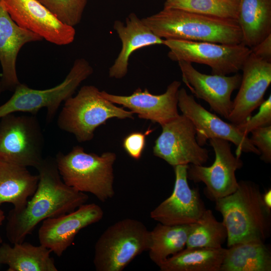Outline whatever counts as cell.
Masks as SVG:
<instances>
[{
  "mask_svg": "<svg viewBox=\"0 0 271 271\" xmlns=\"http://www.w3.org/2000/svg\"><path fill=\"white\" fill-rule=\"evenodd\" d=\"M239 2V0H166L164 8L237 20Z\"/></svg>",
  "mask_w": 271,
  "mask_h": 271,
  "instance_id": "28",
  "label": "cell"
},
{
  "mask_svg": "<svg viewBox=\"0 0 271 271\" xmlns=\"http://www.w3.org/2000/svg\"><path fill=\"white\" fill-rule=\"evenodd\" d=\"M251 50L257 57L271 62V34L251 48Z\"/></svg>",
  "mask_w": 271,
  "mask_h": 271,
  "instance_id": "33",
  "label": "cell"
},
{
  "mask_svg": "<svg viewBox=\"0 0 271 271\" xmlns=\"http://www.w3.org/2000/svg\"><path fill=\"white\" fill-rule=\"evenodd\" d=\"M188 165L174 167L175 181L171 195L150 212V217L168 225H187L197 222L206 210L198 188L188 183Z\"/></svg>",
  "mask_w": 271,
  "mask_h": 271,
  "instance_id": "14",
  "label": "cell"
},
{
  "mask_svg": "<svg viewBox=\"0 0 271 271\" xmlns=\"http://www.w3.org/2000/svg\"><path fill=\"white\" fill-rule=\"evenodd\" d=\"M36 169L39 180L31 199L21 210L13 208L7 217L6 234L13 244L24 241L40 222L73 211L88 200L86 193L62 181L55 159L44 158Z\"/></svg>",
  "mask_w": 271,
  "mask_h": 271,
  "instance_id": "1",
  "label": "cell"
},
{
  "mask_svg": "<svg viewBox=\"0 0 271 271\" xmlns=\"http://www.w3.org/2000/svg\"><path fill=\"white\" fill-rule=\"evenodd\" d=\"M113 29L121 42V49L109 69V76L121 79L128 72L129 59L136 51L154 45H163L164 40L156 35L134 13L130 14L125 23L115 21Z\"/></svg>",
  "mask_w": 271,
  "mask_h": 271,
  "instance_id": "20",
  "label": "cell"
},
{
  "mask_svg": "<svg viewBox=\"0 0 271 271\" xmlns=\"http://www.w3.org/2000/svg\"><path fill=\"white\" fill-rule=\"evenodd\" d=\"M271 253L261 241L238 243L228 247L220 271H270Z\"/></svg>",
  "mask_w": 271,
  "mask_h": 271,
  "instance_id": "24",
  "label": "cell"
},
{
  "mask_svg": "<svg viewBox=\"0 0 271 271\" xmlns=\"http://www.w3.org/2000/svg\"><path fill=\"white\" fill-rule=\"evenodd\" d=\"M11 246L0 245V264L8 266V271H57L51 250L40 244L23 241Z\"/></svg>",
  "mask_w": 271,
  "mask_h": 271,
  "instance_id": "22",
  "label": "cell"
},
{
  "mask_svg": "<svg viewBox=\"0 0 271 271\" xmlns=\"http://www.w3.org/2000/svg\"></svg>",
  "mask_w": 271,
  "mask_h": 271,
  "instance_id": "36",
  "label": "cell"
},
{
  "mask_svg": "<svg viewBox=\"0 0 271 271\" xmlns=\"http://www.w3.org/2000/svg\"><path fill=\"white\" fill-rule=\"evenodd\" d=\"M232 194L215 201L227 231V244L250 241L265 242L270 230V210L262 200L258 186L250 181L239 182Z\"/></svg>",
  "mask_w": 271,
  "mask_h": 271,
  "instance_id": "3",
  "label": "cell"
},
{
  "mask_svg": "<svg viewBox=\"0 0 271 271\" xmlns=\"http://www.w3.org/2000/svg\"><path fill=\"white\" fill-rule=\"evenodd\" d=\"M0 4L19 26L57 45L74 40V27L59 21L38 0H0Z\"/></svg>",
  "mask_w": 271,
  "mask_h": 271,
  "instance_id": "13",
  "label": "cell"
},
{
  "mask_svg": "<svg viewBox=\"0 0 271 271\" xmlns=\"http://www.w3.org/2000/svg\"><path fill=\"white\" fill-rule=\"evenodd\" d=\"M238 92L232 101L227 120L238 125L246 121L264 101V94L271 83V62L252 52L244 62Z\"/></svg>",
  "mask_w": 271,
  "mask_h": 271,
  "instance_id": "16",
  "label": "cell"
},
{
  "mask_svg": "<svg viewBox=\"0 0 271 271\" xmlns=\"http://www.w3.org/2000/svg\"><path fill=\"white\" fill-rule=\"evenodd\" d=\"M178 63L183 81L192 94L205 101L211 110L227 119L232 109L231 96L239 88L241 75H208L198 71L190 62Z\"/></svg>",
  "mask_w": 271,
  "mask_h": 271,
  "instance_id": "17",
  "label": "cell"
},
{
  "mask_svg": "<svg viewBox=\"0 0 271 271\" xmlns=\"http://www.w3.org/2000/svg\"><path fill=\"white\" fill-rule=\"evenodd\" d=\"M44 139L36 115L7 114L0 122V161L36 169L44 160Z\"/></svg>",
  "mask_w": 271,
  "mask_h": 271,
  "instance_id": "8",
  "label": "cell"
},
{
  "mask_svg": "<svg viewBox=\"0 0 271 271\" xmlns=\"http://www.w3.org/2000/svg\"><path fill=\"white\" fill-rule=\"evenodd\" d=\"M133 113L103 97L95 86H82L75 96L64 101L57 125L72 133L79 142L91 140L96 128L111 118H133Z\"/></svg>",
  "mask_w": 271,
  "mask_h": 271,
  "instance_id": "5",
  "label": "cell"
},
{
  "mask_svg": "<svg viewBox=\"0 0 271 271\" xmlns=\"http://www.w3.org/2000/svg\"><path fill=\"white\" fill-rule=\"evenodd\" d=\"M236 125L242 133L247 136L253 129L271 125V96L259 106V111L255 115Z\"/></svg>",
  "mask_w": 271,
  "mask_h": 271,
  "instance_id": "30",
  "label": "cell"
},
{
  "mask_svg": "<svg viewBox=\"0 0 271 271\" xmlns=\"http://www.w3.org/2000/svg\"><path fill=\"white\" fill-rule=\"evenodd\" d=\"M178 106L182 114L193 123L196 130V139L200 146L205 145L210 139H220L236 146V156L238 157H240L242 152L260 155L248 136L242 133L236 125L224 121L206 110L184 88L179 91Z\"/></svg>",
  "mask_w": 271,
  "mask_h": 271,
  "instance_id": "12",
  "label": "cell"
},
{
  "mask_svg": "<svg viewBox=\"0 0 271 271\" xmlns=\"http://www.w3.org/2000/svg\"><path fill=\"white\" fill-rule=\"evenodd\" d=\"M262 200L267 209L271 210V190L268 189L262 194Z\"/></svg>",
  "mask_w": 271,
  "mask_h": 271,
  "instance_id": "34",
  "label": "cell"
},
{
  "mask_svg": "<svg viewBox=\"0 0 271 271\" xmlns=\"http://www.w3.org/2000/svg\"><path fill=\"white\" fill-rule=\"evenodd\" d=\"M191 225H168L159 223L150 231L151 260L158 266L185 248Z\"/></svg>",
  "mask_w": 271,
  "mask_h": 271,
  "instance_id": "26",
  "label": "cell"
},
{
  "mask_svg": "<svg viewBox=\"0 0 271 271\" xmlns=\"http://www.w3.org/2000/svg\"><path fill=\"white\" fill-rule=\"evenodd\" d=\"M43 39L39 35L17 25L0 4V62L2 67L0 92L15 90L20 83L16 64L21 48L27 43Z\"/></svg>",
  "mask_w": 271,
  "mask_h": 271,
  "instance_id": "19",
  "label": "cell"
},
{
  "mask_svg": "<svg viewBox=\"0 0 271 271\" xmlns=\"http://www.w3.org/2000/svg\"><path fill=\"white\" fill-rule=\"evenodd\" d=\"M103 215L97 204L85 203L71 212L46 219L38 231L40 243L60 257L81 229L100 221Z\"/></svg>",
  "mask_w": 271,
  "mask_h": 271,
  "instance_id": "15",
  "label": "cell"
},
{
  "mask_svg": "<svg viewBox=\"0 0 271 271\" xmlns=\"http://www.w3.org/2000/svg\"><path fill=\"white\" fill-rule=\"evenodd\" d=\"M59 21L74 28L79 24L87 0H38Z\"/></svg>",
  "mask_w": 271,
  "mask_h": 271,
  "instance_id": "29",
  "label": "cell"
},
{
  "mask_svg": "<svg viewBox=\"0 0 271 271\" xmlns=\"http://www.w3.org/2000/svg\"><path fill=\"white\" fill-rule=\"evenodd\" d=\"M226 251L222 247H185L159 267L161 271H220Z\"/></svg>",
  "mask_w": 271,
  "mask_h": 271,
  "instance_id": "25",
  "label": "cell"
},
{
  "mask_svg": "<svg viewBox=\"0 0 271 271\" xmlns=\"http://www.w3.org/2000/svg\"><path fill=\"white\" fill-rule=\"evenodd\" d=\"M93 69L84 58L76 59L64 80L59 85L47 89L37 90L20 83L12 97L0 106V118L16 112L36 115L47 108V120L50 121L63 101L73 96L82 81L89 77Z\"/></svg>",
  "mask_w": 271,
  "mask_h": 271,
  "instance_id": "7",
  "label": "cell"
},
{
  "mask_svg": "<svg viewBox=\"0 0 271 271\" xmlns=\"http://www.w3.org/2000/svg\"><path fill=\"white\" fill-rule=\"evenodd\" d=\"M150 231L141 221L120 220L109 226L94 245L97 271H121L137 256L148 251Z\"/></svg>",
  "mask_w": 271,
  "mask_h": 271,
  "instance_id": "6",
  "label": "cell"
},
{
  "mask_svg": "<svg viewBox=\"0 0 271 271\" xmlns=\"http://www.w3.org/2000/svg\"><path fill=\"white\" fill-rule=\"evenodd\" d=\"M163 45L172 61L203 64L209 66L212 74L227 75L241 70L251 52L244 44H224L208 42L166 39Z\"/></svg>",
  "mask_w": 271,
  "mask_h": 271,
  "instance_id": "9",
  "label": "cell"
},
{
  "mask_svg": "<svg viewBox=\"0 0 271 271\" xmlns=\"http://www.w3.org/2000/svg\"><path fill=\"white\" fill-rule=\"evenodd\" d=\"M153 130H148L144 133L134 131L127 135L123 139L122 146L127 154L132 159L138 160L142 155L146 145V136Z\"/></svg>",
  "mask_w": 271,
  "mask_h": 271,
  "instance_id": "32",
  "label": "cell"
},
{
  "mask_svg": "<svg viewBox=\"0 0 271 271\" xmlns=\"http://www.w3.org/2000/svg\"><path fill=\"white\" fill-rule=\"evenodd\" d=\"M39 180V175L32 174L27 167L0 161V205L9 203L15 210L23 209Z\"/></svg>",
  "mask_w": 271,
  "mask_h": 271,
  "instance_id": "21",
  "label": "cell"
},
{
  "mask_svg": "<svg viewBox=\"0 0 271 271\" xmlns=\"http://www.w3.org/2000/svg\"><path fill=\"white\" fill-rule=\"evenodd\" d=\"M250 138L252 144L260 153L261 160L266 163L271 162V125L252 130Z\"/></svg>",
  "mask_w": 271,
  "mask_h": 271,
  "instance_id": "31",
  "label": "cell"
},
{
  "mask_svg": "<svg viewBox=\"0 0 271 271\" xmlns=\"http://www.w3.org/2000/svg\"><path fill=\"white\" fill-rule=\"evenodd\" d=\"M227 231L223 222L218 221L210 209L192 223L186 248H218L227 240Z\"/></svg>",
  "mask_w": 271,
  "mask_h": 271,
  "instance_id": "27",
  "label": "cell"
},
{
  "mask_svg": "<svg viewBox=\"0 0 271 271\" xmlns=\"http://www.w3.org/2000/svg\"><path fill=\"white\" fill-rule=\"evenodd\" d=\"M164 39L208 42L224 44L242 43L237 21L204 15L175 8H165L142 19Z\"/></svg>",
  "mask_w": 271,
  "mask_h": 271,
  "instance_id": "2",
  "label": "cell"
},
{
  "mask_svg": "<svg viewBox=\"0 0 271 271\" xmlns=\"http://www.w3.org/2000/svg\"><path fill=\"white\" fill-rule=\"evenodd\" d=\"M6 216L4 214V212L0 210V226L3 224L4 221L5 220ZM3 243V239L0 235V245Z\"/></svg>",
  "mask_w": 271,
  "mask_h": 271,
  "instance_id": "35",
  "label": "cell"
},
{
  "mask_svg": "<svg viewBox=\"0 0 271 271\" xmlns=\"http://www.w3.org/2000/svg\"><path fill=\"white\" fill-rule=\"evenodd\" d=\"M237 21L242 43L253 48L271 34V0H239Z\"/></svg>",
  "mask_w": 271,
  "mask_h": 271,
  "instance_id": "23",
  "label": "cell"
},
{
  "mask_svg": "<svg viewBox=\"0 0 271 271\" xmlns=\"http://www.w3.org/2000/svg\"><path fill=\"white\" fill-rule=\"evenodd\" d=\"M209 141L215 153L213 163L209 167L188 165L187 174L188 179L204 183L206 196L215 201L237 189L238 183L235 172L241 168L243 163L240 157L232 154L230 142L216 138Z\"/></svg>",
  "mask_w": 271,
  "mask_h": 271,
  "instance_id": "11",
  "label": "cell"
},
{
  "mask_svg": "<svg viewBox=\"0 0 271 271\" xmlns=\"http://www.w3.org/2000/svg\"><path fill=\"white\" fill-rule=\"evenodd\" d=\"M55 159L61 177L68 186L92 194L102 202L113 197L115 153L107 152L98 155L75 146L67 154L59 152Z\"/></svg>",
  "mask_w": 271,
  "mask_h": 271,
  "instance_id": "4",
  "label": "cell"
},
{
  "mask_svg": "<svg viewBox=\"0 0 271 271\" xmlns=\"http://www.w3.org/2000/svg\"><path fill=\"white\" fill-rule=\"evenodd\" d=\"M181 83L174 81L165 93L155 95L147 89L139 88L129 95H118L101 91L102 96L113 103L128 108L139 118L150 120L161 125L177 117L178 93Z\"/></svg>",
  "mask_w": 271,
  "mask_h": 271,
  "instance_id": "18",
  "label": "cell"
},
{
  "mask_svg": "<svg viewBox=\"0 0 271 271\" xmlns=\"http://www.w3.org/2000/svg\"><path fill=\"white\" fill-rule=\"evenodd\" d=\"M162 130L153 147L154 155L174 167L182 165H203L209 159V151L196 139L192 121L183 114L161 125Z\"/></svg>",
  "mask_w": 271,
  "mask_h": 271,
  "instance_id": "10",
  "label": "cell"
}]
</instances>
